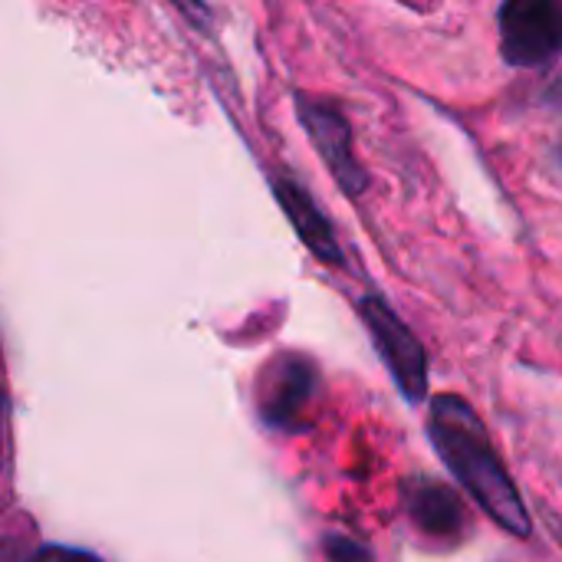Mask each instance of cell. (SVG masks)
<instances>
[{
	"label": "cell",
	"mask_w": 562,
	"mask_h": 562,
	"mask_svg": "<svg viewBox=\"0 0 562 562\" xmlns=\"http://www.w3.org/2000/svg\"><path fill=\"white\" fill-rule=\"evenodd\" d=\"M428 438L435 441L445 468L497 520V527H504L514 537H530V514L520 501V491L504 471L481 418L464 398L435 395Z\"/></svg>",
	"instance_id": "obj_1"
},
{
	"label": "cell",
	"mask_w": 562,
	"mask_h": 562,
	"mask_svg": "<svg viewBox=\"0 0 562 562\" xmlns=\"http://www.w3.org/2000/svg\"><path fill=\"white\" fill-rule=\"evenodd\" d=\"M359 313L402 395L408 402H422L428 395V356L418 336L402 323V316L382 296H362Z\"/></svg>",
	"instance_id": "obj_2"
},
{
	"label": "cell",
	"mask_w": 562,
	"mask_h": 562,
	"mask_svg": "<svg viewBox=\"0 0 562 562\" xmlns=\"http://www.w3.org/2000/svg\"><path fill=\"white\" fill-rule=\"evenodd\" d=\"M501 53L510 66H547L562 53V0H510L501 7Z\"/></svg>",
	"instance_id": "obj_3"
},
{
	"label": "cell",
	"mask_w": 562,
	"mask_h": 562,
	"mask_svg": "<svg viewBox=\"0 0 562 562\" xmlns=\"http://www.w3.org/2000/svg\"><path fill=\"white\" fill-rule=\"evenodd\" d=\"M319 372L300 352H283L267 362L257 379V408L270 428H293L316 398Z\"/></svg>",
	"instance_id": "obj_4"
},
{
	"label": "cell",
	"mask_w": 562,
	"mask_h": 562,
	"mask_svg": "<svg viewBox=\"0 0 562 562\" xmlns=\"http://www.w3.org/2000/svg\"><path fill=\"white\" fill-rule=\"evenodd\" d=\"M296 115L303 122V128L310 132V142L316 145V151L323 155L326 168L333 171V178L339 181V188L346 194H362L369 184L366 168L356 158L352 148V128L346 122V115L326 102H316L303 92H296Z\"/></svg>",
	"instance_id": "obj_5"
},
{
	"label": "cell",
	"mask_w": 562,
	"mask_h": 562,
	"mask_svg": "<svg viewBox=\"0 0 562 562\" xmlns=\"http://www.w3.org/2000/svg\"><path fill=\"white\" fill-rule=\"evenodd\" d=\"M273 194L283 204V211H286L290 224L296 227L300 240L306 244V250L313 257H319L323 263H329V267H342L346 257H342V247H339V240L333 234V224L323 217V211L306 194V188L296 184L293 178H273Z\"/></svg>",
	"instance_id": "obj_6"
},
{
	"label": "cell",
	"mask_w": 562,
	"mask_h": 562,
	"mask_svg": "<svg viewBox=\"0 0 562 562\" xmlns=\"http://www.w3.org/2000/svg\"><path fill=\"white\" fill-rule=\"evenodd\" d=\"M408 514L415 527L428 537H454L464 524V507L458 494L438 481H412Z\"/></svg>",
	"instance_id": "obj_7"
},
{
	"label": "cell",
	"mask_w": 562,
	"mask_h": 562,
	"mask_svg": "<svg viewBox=\"0 0 562 562\" xmlns=\"http://www.w3.org/2000/svg\"><path fill=\"white\" fill-rule=\"evenodd\" d=\"M323 550H326V562H375L362 543H356L352 537H342V533L326 537Z\"/></svg>",
	"instance_id": "obj_8"
},
{
	"label": "cell",
	"mask_w": 562,
	"mask_h": 562,
	"mask_svg": "<svg viewBox=\"0 0 562 562\" xmlns=\"http://www.w3.org/2000/svg\"><path fill=\"white\" fill-rule=\"evenodd\" d=\"M30 562H102L86 550H69V547H43L33 553Z\"/></svg>",
	"instance_id": "obj_9"
},
{
	"label": "cell",
	"mask_w": 562,
	"mask_h": 562,
	"mask_svg": "<svg viewBox=\"0 0 562 562\" xmlns=\"http://www.w3.org/2000/svg\"><path fill=\"white\" fill-rule=\"evenodd\" d=\"M7 464V395L0 389V471Z\"/></svg>",
	"instance_id": "obj_10"
},
{
	"label": "cell",
	"mask_w": 562,
	"mask_h": 562,
	"mask_svg": "<svg viewBox=\"0 0 562 562\" xmlns=\"http://www.w3.org/2000/svg\"><path fill=\"white\" fill-rule=\"evenodd\" d=\"M557 158H560V165H562V142H560V148H557Z\"/></svg>",
	"instance_id": "obj_11"
}]
</instances>
